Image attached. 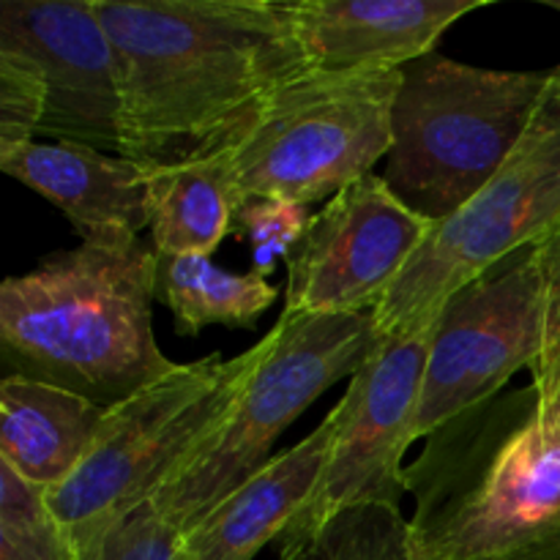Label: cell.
<instances>
[{
	"mask_svg": "<svg viewBox=\"0 0 560 560\" xmlns=\"http://www.w3.org/2000/svg\"><path fill=\"white\" fill-rule=\"evenodd\" d=\"M295 560H419L402 512L381 503L334 514Z\"/></svg>",
	"mask_w": 560,
	"mask_h": 560,
	"instance_id": "cell-20",
	"label": "cell"
},
{
	"mask_svg": "<svg viewBox=\"0 0 560 560\" xmlns=\"http://www.w3.org/2000/svg\"><path fill=\"white\" fill-rule=\"evenodd\" d=\"M153 255V295L173 312L184 337L208 326L255 328L277 301V288L257 271H222L206 255Z\"/></svg>",
	"mask_w": 560,
	"mask_h": 560,
	"instance_id": "cell-18",
	"label": "cell"
},
{
	"mask_svg": "<svg viewBox=\"0 0 560 560\" xmlns=\"http://www.w3.org/2000/svg\"><path fill=\"white\" fill-rule=\"evenodd\" d=\"M438 222L405 206L383 175H366L312 217L290 252L284 312H375Z\"/></svg>",
	"mask_w": 560,
	"mask_h": 560,
	"instance_id": "cell-11",
	"label": "cell"
},
{
	"mask_svg": "<svg viewBox=\"0 0 560 560\" xmlns=\"http://www.w3.org/2000/svg\"><path fill=\"white\" fill-rule=\"evenodd\" d=\"M405 481L419 560H560V435L534 383L432 430Z\"/></svg>",
	"mask_w": 560,
	"mask_h": 560,
	"instance_id": "cell-2",
	"label": "cell"
},
{
	"mask_svg": "<svg viewBox=\"0 0 560 560\" xmlns=\"http://www.w3.org/2000/svg\"><path fill=\"white\" fill-rule=\"evenodd\" d=\"M0 47L20 49L42 71L38 135L124 156L120 63L93 0H5Z\"/></svg>",
	"mask_w": 560,
	"mask_h": 560,
	"instance_id": "cell-12",
	"label": "cell"
},
{
	"mask_svg": "<svg viewBox=\"0 0 560 560\" xmlns=\"http://www.w3.org/2000/svg\"><path fill=\"white\" fill-rule=\"evenodd\" d=\"M375 312L290 315L268 331V353L222 424L180 463L153 495L175 530H189L233 490L271 463L290 424L334 383L355 377L375 353Z\"/></svg>",
	"mask_w": 560,
	"mask_h": 560,
	"instance_id": "cell-6",
	"label": "cell"
},
{
	"mask_svg": "<svg viewBox=\"0 0 560 560\" xmlns=\"http://www.w3.org/2000/svg\"><path fill=\"white\" fill-rule=\"evenodd\" d=\"M0 560H80L47 490L0 463Z\"/></svg>",
	"mask_w": 560,
	"mask_h": 560,
	"instance_id": "cell-19",
	"label": "cell"
},
{
	"mask_svg": "<svg viewBox=\"0 0 560 560\" xmlns=\"http://www.w3.org/2000/svg\"><path fill=\"white\" fill-rule=\"evenodd\" d=\"M550 342L545 238L523 246L454 290L432 317L416 438L503 392L534 370Z\"/></svg>",
	"mask_w": 560,
	"mask_h": 560,
	"instance_id": "cell-9",
	"label": "cell"
},
{
	"mask_svg": "<svg viewBox=\"0 0 560 560\" xmlns=\"http://www.w3.org/2000/svg\"><path fill=\"white\" fill-rule=\"evenodd\" d=\"M560 224V82L506 167L416 252L375 310L377 337L435 317L438 306L509 257L547 238Z\"/></svg>",
	"mask_w": 560,
	"mask_h": 560,
	"instance_id": "cell-8",
	"label": "cell"
},
{
	"mask_svg": "<svg viewBox=\"0 0 560 560\" xmlns=\"http://www.w3.org/2000/svg\"><path fill=\"white\" fill-rule=\"evenodd\" d=\"M432 317L388 334L359 375L350 377L342 424L334 438L315 492L279 534L277 552L295 560L306 541L334 517L353 506L381 503L399 509L408 495L405 452L416 441Z\"/></svg>",
	"mask_w": 560,
	"mask_h": 560,
	"instance_id": "cell-10",
	"label": "cell"
},
{
	"mask_svg": "<svg viewBox=\"0 0 560 560\" xmlns=\"http://www.w3.org/2000/svg\"><path fill=\"white\" fill-rule=\"evenodd\" d=\"M402 69L370 74L306 71L279 88L249 129L219 151L238 206L249 197L312 202L334 197L392 151Z\"/></svg>",
	"mask_w": 560,
	"mask_h": 560,
	"instance_id": "cell-7",
	"label": "cell"
},
{
	"mask_svg": "<svg viewBox=\"0 0 560 560\" xmlns=\"http://www.w3.org/2000/svg\"><path fill=\"white\" fill-rule=\"evenodd\" d=\"M342 416V402H337L304 441L277 454L200 523L184 530L180 560H252L268 541H277L315 492Z\"/></svg>",
	"mask_w": 560,
	"mask_h": 560,
	"instance_id": "cell-14",
	"label": "cell"
},
{
	"mask_svg": "<svg viewBox=\"0 0 560 560\" xmlns=\"http://www.w3.org/2000/svg\"><path fill=\"white\" fill-rule=\"evenodd\" d=\"M312 71H397L487 0H282Z\"/></svg>",
	"mask_w": 560,
	"mask_h": 560,
	"instance_id": "cell-13",
	"label": "cell"
},
{
	"mask_svg": "<svg viewBox=\"0 0 560 560\" xmlns=\"http://www.w3.org/2000/svg\"><path fill=\"white\" fill-rule=\"evenodd\" d=\"M0 170L66 213L85 238L148 228L145 167L82 142L0 148Z\"/></svg>",
	"mask_w": 560,
	"mask_h": 560,
	"instance_id": "cell-15",
	"label": "cell"
},
{
	"mask_svg": "<svg viewBox=\"0 0 560 560\" xmlns=\"http://www.w3.org/2000/svg\"><path fill=\"white\" fill-rule=\"evenodd\" d=\"M120 63L124 156H213L310 60L282 0H93Z\"/></svg>",
	"mask_w": 560,
	"mask_h": 560,
	"instance_id": "cell-1",
	"label": "cell"
},
{
	"mask_svg": "<svg viewBox=\"0 0 560 560\" xmlns=\"http://www.w3.org/2000/svg\"><path fill=\"white\" fill-rule=\"evenodd\" d=\"M547 5H550V9H556V11H560V0H545ZM558 82H560V66H558Z\"/></svg>",
	"mask_w": 560,
	"mask_h": 560,
	"instance_id": "cell-26",
	"label": "cell"
},
{
	"mask_svg": "<svg viewBox=\"0 0 560 560\" xmlns=\"http://www.w3.org/2000/svg\"><path fill=\"white\" fill-rule=\"evenodd\" d=\"M530 372H534V388L539 392L541 413L560 435V337L547 345Z\"/></svg>",
	"mask_w": 560,
	"mask_h": 560,
	"instance_id": "cell-24",
	"label": "cell"
},
{
	"mask_svg": "<svg viewBox=\"0 0 560 560\" xmlns=\"http://www.w3.org/2000/svg\"><path fill=\"white\" fill-rule=\"evenodd\" d=\"M104 413L80 394L9 372L0 383V463L52 490L88 457Z\"/></svg>",
	"mask_w": 560,
	"mask_h": 560,
	"instance_id": "cell-16",
	"label": "cell"
},
{
	"mask_svg": "<svg viewBox=\"0 0 560 560\" xmlns=\"http://www.w3.org/2000/svg\"><path fill=\"white\" fill-rule=\"evenodd\" d=\"M148 233L159 255L211 257L233 233L238 195L222 153L145 167Z\"/></svg>",
	"mask_w": 560,
	"mask_h": 560,
	"instance_id": "cell-17",
	"label": "cell"
},
{
	"mask_svg": "<svg viewBox=\"0 0 560 560\" xmlns=\"http://www.w3.org/2000/svg\"><path fill=\"white\" fill-rule=\"evenodd\" d=\"M312 224L310 206L279 200V197H249L238 206L233 233L252 249V271L268 273L279 257L288 260Z\"/></svg>",
	"mask_w": 560,
	"mask_h": 560,
	"instance_id": "cell-21",
	"label": "cell"
},
{
	"mask_svg": "<svg viewBox=\"0 0 560 560\" xmlns=\"http://www.w3.org/2000/svg\"><path fill=\"white\" fill-rule=\"evenodd\" d=\"M91 560H180V530L148 501L113 525Z\"/></svg>",
	"mask_w": 560,
	"mask_h": 560,
	"instance_id": "cell-23",
	"label": "cell"
},
{
	"mask_svg": "<svg viewBox=\"0 0 560 560\" xmlns=\"http://www.w3.org/2000/svg\"><path fill=\"white\" fill-rule=\"evenodd\" d=\"M556 69L501 71L430 52L402 66L383 180L432 222L468 206L512 159Z\"/></svg>",
	"mask_w": 560,
	"mask_h": 560,
	"instance_id": "cell-4",
	"label": "cell"
},
{
	"mask_svg": "<svg viewBox=\"0 0 560 560\" xmlns=\"http://www.w3.org/2000/svg\"><path fill=\"white\" fill-rule=\"evenodd\" d=\"M545 262H547V277H550V342H552V339L560 337V224L545 238Z\"/></svg>",
	"mask_w": 560,
	"mask_h": 560,
	"instance_id": "cell-25",
	"label": "cell"
},
{
	"mask_svg": "<svg viewBox=\"0 0 560 560\" xmlns=\"http://www.w3.org/2000/svg\"><path fill=\"white\" fill-rule=\"evenodd\" d=\"M268 353V334L235 359L217 353L178 364L173 375L142 388L104 413L91 452L47 503L91 560L115 523L153 501L186 457L217 430Z\"/></svg>",
	"mask_w": 560,
	"mask_h": 560,
	"instance_id": "cell-5",
	"label": "cell"
},
{
	"mask_svg": "<svg viewBox=\"0 0 560 560\" xmlns=\"http://www.w3.org/2000/svg\"><path fill=\"white\" fill-rule=\"evenodd\" d=\"M47 93L38 66L14 47H0V148L31 142L42 131Z\"/></svg>",
	"mask_w": 560,
	"mask_h": 560,
	"instance_id": "cell-22",
	"label": "cell"
},
{
	"mask_svg": "<svg viewBox=\"0 0 560 560\" xmlns=\"http://www.w3.org/2000/svg\"><path fill=\"white\" fill-rule=\"evenodd\" d=\"M153 266L135 233H107L9 277L0 284L5 361L102 408L173 375L178 364L153 334Z\"/></svg>",
	"mask_w": 560,
	"mask_h": 560,
	"instance_id": "cell-3",
	"label": "cell"
}]
</instances>
